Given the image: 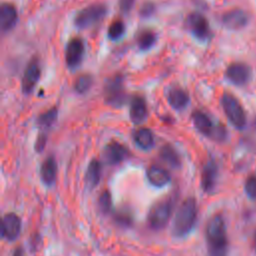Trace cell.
<instances>
[{
    "mask_svg": "<svg viewBox=\"0 0 256 256\" xmlns=\"http://www.w3.org/2000/svg\"><path fill=\"white\" fill-rule=\"evenodd\" d=\"M21 231V219L15 213L4 215L1 224V236L8 241L15 240Z\"/></svg>",
    "mask_w": 256,
    "mask_h": 256,
    "instance_id": "obj_11",
    "label": "cell"
},
{
    "mask_svg": "<svg viewBox=\"0 0 256 256\" xmlns=\"http://www.w3.org/2000/svg\"><path fill=\"white\" fill-rule=\"evenodd\" d=\"M85 47H84V42L82 39L75 37L72 38L65 50V62L69 68H76L82 61L83 55H84Z\"/></svg>",
    "mask_w": 256,
    "mask_h": 256,
    "instance_id": "obj_9",
    "label": "cell"
},
{
    "mask_svg": "<svg viewBox=\"0 0 256 256\" xmlns=\"http://www.w3.org/2000/svg\"><path fill=\"white\" fill-rule=\"evenodd\" d=\"M251 68L243 62L231 63L225 71V77L236 86H242L249 82L251 78Z\"/></svg>",
    "mask_w": 256,
    "mask_h": 256,
    "instance_id": "obj_8",
    "label": "cell"
},
{
    "mask_svg": "<svg viewBox=\"0 0 256 256\" xmlns=\"http://www.w3.org/2000/svg\"><path fill=\"white\" fill-rule=\"evenodd\" d=\"M135 0H118L119 8L123 13H128L132 9Z\"/></svg>",
    "mask_w": 256,
    "mask_h": 256,
    "instance_id": "obj_30",
    "label": "cell"
},
{
    "mask_svg": "<svg viewBox=\"0 0 256 256\" xmlns=\"http://www.w3.org/2000/svg\"><path fill=\"white\" fill-rule=\"evenodd\" d=\"M173 210V201L165 199L156 202L148 213V224L154 230L162 229L168 223Z\"/></svg>",
    "mask_w": 256,
    "mask_h": 256,
    "instance_id": "obj_5",
    "label": "cell"
},
{
    "mask_svg": "<svg viewBox=\"0 0 256 256\" xmlns=\"http://www.w3.org/2000/svg\"><path fill=\"white\" fill-rule=\"evenodd\" d=\"M153 12H154V5H153V3H145L142 6L141 10H140L141 15L144 16V17L151 16L153 14Z\"/></svg>",
    "mask_w": 256,
    "mask_h": 256,
    "instance_id": "obj_31",
    "label": "cell"
},
{
    "mask_svg": "<svg viewBox=\"0 0 256 256\" xmlns=\"http://www.w3.org/2000/svg\"><path fill=\"white\" fill-rule=\"evenodd\" d=\"M167 101L173 109L181 110L188 105L189 95L185 90L179 87H174L168 91Z\"/></svg>",
    "mask_w": 256,
    "mask_h": 256,
    "instance_id": "obj_19",
    "label": "cell"
},
{
    "mask_svg": "<svg viewBox=\"0 0 256 256\" xmlns=\"http://www.w3.org/2000/svg\"><path fill=\"white\" fill-rule=\"evenodd\" d=\"M57 114H58L57 108L53 107L39 115L37 119V124L42 128H49L56 121Z\"/></svg>",
    "mask_w": 256,
    "mask_h": 256,
    "instance_id": "obj_25",
    "label": "cell"
},
{
    "mask_svg": "<svg viewBox=\"0 0 256 256\" xmlns=\"http://www.w3.org/2000/svg\"><path fill=\"white\" fill-rule=\"evenodd\" d=\"M160 157L164 162H166L168 165H170L173 168H177L181 165V160L177 151L175 150L174 147H172L169 144L164 145L161 148Z\"/></svg>",
    "mask_w": 256,
    "mask_h": 256,
    "instance_id": "obj_23",
    "label": "cell"
},
{
    "mask_svg": "<svg viewBox=\"0 0 256 256\" xmlns=\"http://www.w3.org/2000/svg\"><path fill=\"white\" fill-rule=\"evenodd\" d=\"M186 24L192 35L200 41H206L210 37L209 23L204 15L192 12L187 16Z\"/></svg>",
    "mask_w": 256,
    "mask_h": 256,
    "instance_id": "obj_7",
    "label": "cell"
},
{
    "mask_svg": "<svg viewBox=\"0 0 256 256\" xmlns=\"http://www.w3.org/2000/svg\"><path fill=\"white\" fill-rule=\"evenodd\" d=\"M107 7L103 4H92L81 9L74 18V25L79 29H86L99 23L106 15Z\"/></svg>",
    "mask_w": 256,
    "mask_h": 256,
    "instance_id": "obj_4",
    "label": "cell"
},
{
    "mask_svg": "<svg viewBox=\"0 0 256 256\" xmlns=\"http://www.w3.org/2000/svg\"><path fill=\"white\" fill-rule=\"evenodd\" d=\"M12 256H24V252H23V250L20 247H18L17 249H15V251L13 252Z\"/></svg>",
    "mask_w": 256,
    "mask_h": 256,
    "instance_id": "obj_33",
    "label": "cell"
},
{
    "mask_svg": "<svg viewBox=\"0 0 256 256\" xmlns=\"http://www.w3.org/2000/svg\"><path fill=\"white\" fill-rule=\"evenodd\" d=\"M128 155V150L124 145L116 141L107 144L103 150V159L107 164L115 165L122 162Z\"/></svg>",
    "mask_w": 256,
    "mask_h": 256,
    "instance_id": "obj_15",
    "label": "cell"
},
{
    "mask_svg": "<svg viewBox=\"0 0 256 256\" xmlns=\"http://www.w3.org/2000/svg\"><path fill=\"white\" fill-rule=\"evenodd\" d=\"M218 178V166L212 159L208 160L201 172V187L205 193L214 191Z\"/></svg>",
    "mask_w": 256,
    "mask_h": 256,
    "instance_id": "obj_12",
    "label": "cell"
},
{
    "mask_svg": "<svg viewBox=\"0 0 256 256\" xmlns=\"http://www.w3.org/2000/svg\"><path fill=\"white\" fill-rule=\"evenodd\" d=\"M253 247H254V249L256 250V233H255V236H254V243H253Z\"/></svg>",
    "mask_w": 256,
    "mask_h": 256,
    "instance_id": "obj_34",
    "label": "cell"
},
{
    "mask_svg": "<svg viewBox=\"0 0 256 256\" xmlns=\"http://www.w3.org/2000/svg\"><path fill=\"white\" fill-rule=\"evenodd\" d=\"M40 73H41V70H40L38 61L36 59L31 60L27 65L22 78L21 86H22L23 93L29 94L30 92L33 91V89L35 88L40 78Z\"/></svg>",
    "mask_w": 256,
    "mask_h": 256,
    "instance_id": "obj_13",
    "label": "cell"
},
{
    "mask_svg": "<svg viewBox=\"0 0 256 256\" xmlns=\"http://www.w3.org/2000/svg\"><path fill=\"white\" fill-rule=\"evenodd\" d=\"M133 139L135 144L143 149V150H148L154 145V136L153 133L150 129L148 128H140L134 132Z\"/></svg>",
    "mask_w": 256,
    "mask_h": 256,
    "instance_id": "obj_21",
    "label": "cell"
},
{
    "mask_svg": "<svg viewBox=\"0 0 256 256\" xmlns=\"http://www.w3.org/2000/svg\"><path fill=\"white\" fill-rule=\"evenodd\" d=\"M18 14L15 6L11 3H3L0 7V27L3 32L11 30L17 22Z\"/></svg>",
    "mask_w": 256,
    "mask_h": 256,
    "instance_id": "obj_17",
    "label": "cell"
},
{
    "mask_svg": "<svg viewBox=\"0 0 256 256\" xmlns=\"http://www.w3.org/2000/svg\"><path fill=\"white\" fill-rule=\"evenodd\" d=\"M99 207L104 213H109L112 208V199L108 191H105L99 197Z\"/></svg>",
    "mask_w": 256,
    "mask_h": 256,
    "instance_id": "obj_29",
    "label": "cell"
},
{
    "mask_svg": "<svg viewBox=\"0 0 256 256\" xmlns=\"http://www.w3.org/2000/svg\"><path fill=\"white\" fill-rule=\"evenodd\" d=\"M101 178V164L98 160L93 159L87 167L85 180L86 184L90 189H93L96 187L100 181Z\"/></svg>",
    "mask_w": 256,
    "mask_h": 256,
    "instance_id": "obj_22",
    "label": "cell"
},
{
    "mask_svg": "<svg viewBox=\"0 0 256 256\" xmlns=\"http://www.w3.org/2000/svg\"><path fill=\"white\" fill-rule=\"evenodd\" d=\"M130 119L134 124H141L147 117V105L145 99L140 95L132 97L129 109Z\"/></svg>",
    "mask_w": 256,
    "mask_h": 256,
    "instance_id": "obj_16",
    "label": "cell"
},
{
    "mask_svg": "<svg viewBox=\"0 0 256 256\" xmlns=\"http://www.w3.org/2000/svg\"><path fill=\"white\" fill-rule=\"evenodd\" d=\"M57 175V165L53 157H47L40 168V177L44 184L50 186L56 180Z\"/></svg>",
    "mask_w": 256,
    "mask_h": 256,
    "instance_id": "obj_20",
    "label": "cell"
},
{
    "mask_svg": "<svg viewBox=\"0 0 256 256\" xmlns=\"http://www.w3.org/2000/svg\"><path fill=\"white\" fill-rule=\"evenodd\" d=\"M124 33H125V24L120 20H117L111 23L107 32L109 39L112 41L119 40L124 35Z\"/></svg>",
    "mask_w": 256,
    "mask_h": 256,
    "instance_id": "obj_27",
    "label": "cell"
},
{
    "mask_svg": "<svg viewBox=\"0 0 256 256\" xmlns=\"http://www.w3.org/2000/svg\"><path fill=\"white\" fill-rule=\"evenodd\" d=\"M191 119H192V122H193L195 128L201 134L213 139L217 125L215 126L213 124L212 120L206 113H204L201 110H195L191 114Z\"/></svg>",
    "mask_w": 256,
    "mask_h": 256,
    "instance_id": "obj_14",
    "label": "cell"
},
{
    "mask_svg": "<svg viewBox=\"0 0 256 256\" xmlns=\"http://www.w3.org/2000/svg\"><path fill=\"white\" fill-rule=\"evenodd\" d=\"M46 141H47L46 135L40 134L39 137L37 138L36 143H35V149H36L37 152H41V151L44 149V147H45V145H46Z\"/></svg>",
    "mask_w": 256,
    "mask_h": 256,
    "instance_id": "obj_32",
    "label": "cell"
},
{
    "mask_svg": "<svg viewBox=\"0 0 256 256\" xmlns=\"http://www.w3.org/2000/svg\"><path fill=\"white\" fill-rule=\"evenodd\" d=\"M221 21L226 28L238 30L244 28L248 24L249 15L247 14L246 11L239 8H235L224 13L221 17Z\"/></svg>",
    "mask_w": 256,
    "mask_h": 256,
    "instance_id": "obj_10",
    "label": "cell"
},
{
    "mask_svg": "<svg viewBox=\"0 0 256 256\" xmlns=\"http://www.w3.org/2000/svg\"><path fill=\"white\" fill-rule=\"evenodd\" d=\"M197 214L198 208L196 200L191 197L185 199L176 211L172 225L173 235L178 238L187 236L195 227Z\"/></svg>",
    "mask_w": 256,
    "mask_h": 256,
    "instance_id": "obj_2",
    "label": "cell"
},
{
    "mask_svg": "<svg viewBox=\"0 0 256 256\" xmlns=\"http://www.w3.org/2000/svg\"><path fill=\"white\" fill-rule=\"evenodd\" d=\"M254 124H255V126H256V118H255V121H254Z\"/></svg>",
    "mask_w": 256,
    "mask_h": 256,
    "instance_id": "obj_35",
    "label": "cell"
},
{
    "mask_svg": "<svg viewBox=\"0 0 256 256\" xmlns=\"http://www.w3.org/2000/svg\"><path fill=\"white\" fill-rule=\"evenodd\" d=\"M205 238L209 256H227L228 237L222 215L216 214L208 220L205 228Z\"/></svg>",
    "mask_w": 256,
    "mask_h": 256,
    "instance_id": "obj_1",
    "label": "cell"
},
{
    "mask_svg": "<svg viewBox=\"0 0 256 256\" xmlns=\"http://www.w3.org/2000/svg\"><path fill=\"white\" fill-rule=\"evenodd\" d=\"M156 41V34L151 30H143L137 37V45L142 51L149 50Z\"/></svg>",
    "mask_w": 256,
    "mask_h": 256,
    "instance_id": "obj_24",
    "label": "cell"
},
{
    "mask_svg": "<svg viewBox=\"0 0 256 256\" xmlns=\"http://www.w3.org/2000/svg\"><path fill=\"white\" fill-rule=\"evenodd\" d=\"M105 100L114 107H120L124 104L126 94L123 85V77L117 75L112 77L105 86Z\"/></svg>",
    "mask_w": 256,
    "mask_h": 256,
    "instance_id": "obj_6",
    "label": "cell"
},
{
    "mask_svg": "<svg viewBox=\"0 0 256 256\" xmlns=\"http://www.w3.org/2000/svg\"><path fill=\"white\" fill-rule=\"evenodd\" d=\"M92 84H93V78L88 74H84L79 76L75 81L74 90L79 94H84L91 88Z\"/></svg>",
    "mask_w": 256,
    "mask_h": 256,
    "instance_id": "obj_26",
    "label": "cell"
},
{
    "mask_svg": "<svg viewBox=\"0 0 256 256\" xmlns=\"http://www.w3.org/2000/svg\"><path fill=\"white\" fill-rule=\"evenodd\" d=\"M222 109L229 122L237 129L246 126V114L238 99L230 93H223L220 99Z\"/></svg>",
    "mask_w": 256,
    "mask_h": 256,
    "instance_id": "obj_3",
    "label": "cell"
},
{
    "mask_svg": "<svg viewBox=\"0 0 256 256\" xmlns=\"http://www.w3.org/2000/svg\"><path fill=\"white\" fill-rule=\"evenodd\" d=\"M146 177L149 183L154 187H164L170 182V175L169 173L156 165L150 166L146 171Z\"/></svg>",
    "mask_w": 256,
    "mask_h": 256,
    "instance_id": "obj_18",
    "label": "cell"
},
{
    "mask_svg": "<svg viewBox=\"0 0 256 256\" xmlns=\"http://www.w3.org/2000/svg\"><path fill=\"white\" fill-rule=\"evenodd\" d=\"M244 192L251 200H256V175L252 174L247 177L244 183Z\"/></svg>",
    "mask_w": 256,
    "mask_h": 256,
    "instance_id": "obj_28",
    "label": "cell"
}]
</instances>
